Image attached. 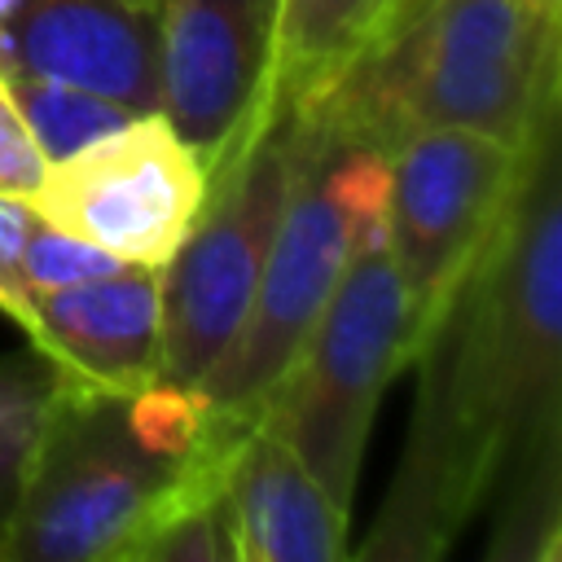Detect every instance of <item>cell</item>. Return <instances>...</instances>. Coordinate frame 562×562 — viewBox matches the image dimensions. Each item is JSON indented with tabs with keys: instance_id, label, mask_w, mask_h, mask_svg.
<instances>
[{
	"instance_id": "cell-1",
	"label": "cell",
	"mask_w": 562,
	"mask_h": 562,
	"mask_svg": "<svg viewBox=\"0 0 562 562\" xmlns=\"http://www.w3.org/2000/svg\"><path fill=\"white\" fill-rule=\"evenodd\" d=\"M408 439L360 562H435L496 479L558 461L562 422V167L558 119L531 140L522 180L422 338Z\"/></svg>"
},
{
	"instance_id": "cell-2",
	"label": "cell",
	"mask_w": 562,
	"mask_h": 562,
	"mask_svg": "<svg viewBox=\"0 0 562 562\" xmlns=\"http://www.w3.org/2000/svg\"><path fill=\"white\" fill-rule=\"evenodd\" d=\"M303 110L382 158L426 127L527 149L562 110V0H417Z\"/></svg>"
},
{
	"instance_id": "cell-3",
	"label": "cell",
	"mask_w": 562,
	"mask_h": 562,
	"mask_svg": "<svg viewBox=\"0 0 562 562\" xmlns=\"http://www.w3.org/2000/svg\"><path fill=\"white\" fill-rule=\"evenodd\" d=\"M312 123V154L268 246L246 321L198 386L202 404L215 413L259 417L272 382L285 373L325 299L334 294L360 233L382 220L386 158L329 136L316 114Z\"/></svg>"
},
{
	"instance_id": "cell-4",
	"label": "cell",
	"mask_w": 562,
	"mask_h": 562,
	"mask_svg": "<svg viewBox=\"0 0 562 562\" xmlns=\"http://www.w3.org/2000/svg\"><path fill=\"white\" fill-rule=\"evenodd\" d=\"M408 364V303L378 220L360 233L316 325L259 408L347 514L378 400Z\"/></svg>"
},
{
	"instance_id": "cell-5",
	"label": "cell",
	"mask_w": 562,
	"mask_h": 562,
	"mask_svg": "<svg viewBox=\"0 0 562 562\" xmlns=\"http://www.w3.org/2000/svg\"><path fill=\"white\" fill-rule=\"evenodd\" d=\"M312 140V114L285 110L233 167L206 180L193 228L158 268V382L198 391L237 338Z\"/></svg>"
},
{
	"instance_id": "cell-6",
	"label": "cell",
	"mask_w": 562,
	"mask_h": 562,
	"mask_svg": "<svg viewBox=\"0 0 562 562\" xmlns=\"http://www.w3.org/2000/svg\"><path fill=\"white\" fill-rule=\"evenodd\" d=\"M127 404L132 395L57 382L0 531V562H123L180 457L149 448Z\"/></svg>"
},
{
	"instance_id": "cell-7",
	"label": "cell",
	"mask_w": 562,
	"mask_h": 562,
	"mask_svg": "<svg viewBox=\"0 0 562 562\" xmlns=\"http://www.w3.org/2000/svg\"><path fill=\"white\" fill-rule=\"evenodd\" d=\"M527 149L465 127H426L391 149L382 237L404 285L413 356L496 233Z\"/></svg>"
},
{
	"instance_id": "cell-8",
	"label": "cell",
	"mask_w": 562,
	"mask_h": 562,
	"mask_svg": "<svg viewBox=\"0 0 562 562\" xmlns=\"http://www.w3.org/2000/svg\"><path fill=\"white\" fill-rule=\"evenodd\" d=\"M202 198V162L171 123L149 110L61 162H48L31 206L40 220L119 255L123 263L162 268L193 228Z\"/></svg>"
},
{
	"instance_id": "cell-9",
	"label": "cell",
	"mask_w": 562,
	"mask_h": 562,
	"mask_svg": "<svg viewBox=\"0 0 562 562\" xmlns=\"http://www.w3.org/2000/svg\"><path fill=\"white\" fill-rule=\"evenodd\" d=\"M277 0H167L158 22V114L202 176L233 167L263 132Z\"/></svg>"
},
{
	"instance_id": "cell-10",
	"label": "cell",
	"mask_w": 562,
	"mask_h": 562,
	"mask_svg": "<svg viewBox=\"0 0 562 562\" xmlns=\"http://www.w3.org/2000/svg\"><path fill=\"white\" fill-rule=\"evenodd\" d=\"M57 382L97 395H136L158 382V268L123 263L110 277L35 290L18 321Z\"/></svg>"
},
{
	"instance_id": "cell-11",
	"label": "cell",
	"mask_w": 562,
	"mask_h": 562,
	"mask_svg": "<svg viewBox=\"0 0 562 562\" xmlns=\"http://www.w3.org/2000/svg\"><path fill=\"white\" fill-rule=\"evenodd\" d=\"M9 31L22 75L114 97L132 114L158 110V26L119 0H18Z\"/></svg>"
},
{
	"instance_id": "cell-12",
	"label": "cell",
	"mask_w": 562,
	"mask_h": 562,
	"mask_svg": "<svg viewBox=\"0 0 562 562\" xmlns=\"http://www.w3.org/2000/svg\"><path fill=\"white\" fill-rule=\"evenodd\" d=\"M228 531L237 562H347L351 553L347 509L263 417L228 470Z\"/></svg>"
},
{
	"instance_id": "cell-13",
	"label": "cell",
	"mask_w": 562,
	"mask_h": 562,
	"mask_svg": "<svg viewBox=\"0 0 562 562\" xmlns=\"http://www.w3.org/2000/svg\"><path fill=\"white\" fill-rule=\"evenodd\" d=\"M417 0H277L263 114L325 97Z\"/></svg>"
},
{
	"instance_id": "cell-14",
	"label": "cell",
	"mask_w": 562,
	"mask_h": 562,
	"mask_svg": "<svg viewBox=\"0 0 562 562\" xmlns=\"http://www.w3.org/2000/svg\"><path fill=\"white\" fill-rule=\"evenodd\" d=\"M9 92L40 145V154L48 162H61L66 154L83 149L88 140L123 127L132 119L127 105H119L114 97L61 83V79H44V75H9Z\"/></svg>"
},
{
	"instance_id": "cell-15",
	"label": "cell",
	"mask_w": 562,
	"mask_h": 562,
	"mask_svg": "<svg viewBox=\"0 0 562 562\" xmlns=\"http://www.w3.org/2000/svg\"><path fill=\"white\" fill-rule=\"evenodd\" d=\"M57 395V369L31 347L22 356H0V531L18 505L31 443Z\"/></svg>"
},
{
	"instance_id": "cell-16",
	"label": "cell",
	"mask_w": 562,
	"mask_h": 562,
	"mask_svg": "<svg viewBox=\"0 0 562 562\" xmlns=\"http://www.w3.org/2000/svg\"><path fill=\"white\" fill-rule=\"evenodd\" d=\"M123 259L40 220L26 237V250H22V281L26 290H66V285H83V281H97V277H110L119 272Z\"/></svg>"
},
{
	"instance_id": "cell-17",
	"label": "cell",
	"mask_w": 562,
	"mask_h": 562,
	"mask_svg": "<svg viewBox=\"0 0 562 562\" xmlns=\"http://www.w3.org/2000/svg\"><path fill=\"white\" fill-rule=\"evenodd\" d=\"M48 171V158L40 154L13 92H9V79H0V193L4 198H35L40 180Z\"/></svg>"
},
{
	"instance_id": "cell-18",
	"label": "cell",
	"mask_w": 562,
	"mask_h": 562,
	"mask_svg": "<svg viewBox=\"0 0 562 562\" xmlns=\"http://www.w3.org/2000/svg\"><path fill=\"white\" fill-rule=\"evenodd\" d=\"M35 224H40V211L26 198L0 193V312L13 321H22L26 299H31V290L22 281V250H26V237Z\"/></svg>"
},
{
	"instance_id": "cell-19",
	"label": "cell",
	"mask_w": 562,
	"mask_h": 562,
	"mask_svg": "<svg viewBox=\"0 0 562 562\" xmlns=\"http://www.w3.org/2000/svg\"><path fill=\"white\" fill-rule=\"evenodd\" d=\"M13 9H18V0H0V22H9V18H13Z\"/></svg>"
}]
</instances>
